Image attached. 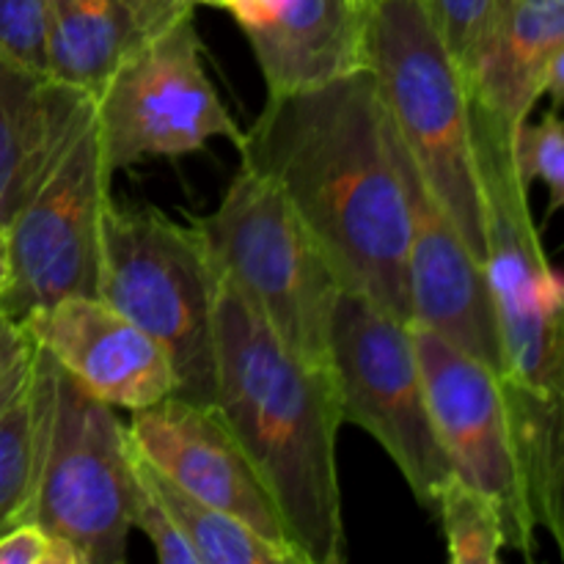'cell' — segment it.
<instances>
[{
  "label": "cell",
  "mask_w": 564,
  "mask_h": 564,
  "mask_svg": "<svg viewBox=\"0 0 564 564\" xmlns=\"http://www.w3.org/2000/svg\"><path fill=\"white\" fill-rule=\"evenodd\" d=\"M99 143L110 174L152 158H182L213 138L242 141L215 91L193 14L127 58L94 94Z\"/></svg>",
  "instance_id": "9"
},
{
  "label": "cell",
  "mask_w": 564,
  "mask_h": 564,
  "mask_svg": "<svg viewBox=\"0 0 564 564\" xmlns=\"http://www.w3.org/2000/svg\"><path fill=\"white\" fill-rule=\"evenodd\" d=\"M0 564H86L80 551L36 521H22L0 534Z\"/></svg>",
  "instance_id": "26"
},
{
  "label": "cell",
  "mask_w": 564,
  "mask_h": 564,
  "mask_svg": "<svg viewBox=\"0 0 564 564\" xmlns=\"http://www.w3.org/2000/svg\"><path fill=\"white\" fill-rule=\"evenodd\" d=\"M191 6H218V9H229L231 0H187Z\"/></svg>",
  "instance_id": "30"
},
{
  "label": "cell",
  "mask_w": 564,
  "mask_h": 564,
  "mask_svg": "<svg viewBox=\"0 0 564 564\" xmlns=\"http://www.w3.org/2000/svg\"><path fill=\"white\" fill-rule=\"evenodd\" d=\"M397 135V132H394ZM408 196V303L411 325L452 341L501 380V341L485 264L444 213L397 138Z\"/></svg>",
  "instance_id": "12"
},
{
  "label": "cell",
  "mask_w": 564,
  "mask_h": 564,
  "mask_svg": "<svg viewBox=\"0 0 564 564\" xmlns=\"http://www.w3.org/2000/svg\"><path fill=\"white\" fill-rule=\"evenodd\" d=\"M110 176L94 116L6 226L9 275L0 286L3 317L22 323L61 297H97L99 229L110 202Z\"/></svg>",
  "instance_id": "10"
},
{
  "label": "cell",
  "mask_w": 564,
  "mask_h": 564,
  "mask_svg": "<svg viewBox=\"0 0 564 564\" xmlns=\"http://www.w3.org/2000/svg\"><path fill=\"white\" fill-rule=\"evenodd\" d=\"M0 55L28 69L47 72L44 0H0Z\"/></svg>",
  "instance_id": "25"
},
{
  "label": "cell",
  "mask_w": 564,
  "mask_h": 564,
  "mask_svg": "<svg viewBox=\"0 0 564 564\" xmlns=\"http://www.w3.org/2000/svg\"><path fill=\"white\" fill-rule=\"evenodd\" d=\"M512 163L527 187L543 182L549 191V213L564 207V124L556 108L538 121L523 119L512 130Z\"/></svg>",
  "instance_id": "22"
},
{
  "label": "cell",
  "mask_w": 564,
  "mask_h": 564,
  "mask_svg": "<svg viewBox=\"0 0 564 564\" xmlns=\"http://www.w3.org/2000/svg\"><path fill=\"white\" fill-rule=\"evenodd\" d=\"M187 14V0H44L47 75L94 99L127 58Z\"/></svg>",
  "instance_id": "18"
},
{
  "label": "cell",
  "mask_w": 564,
  "mask_h": 564,
  "mask_svg": "<svg viewBox=\"0 0 564 564\" xmlns=\"http://www.w3.org/2000/svg\"><path fill=\"white\" fill-rule=\"evenodd\" d=\"M33 350H36V347H33ZM31 364H33V356L28 358L25 364H20L17 369H11L6 378H0V413H3L6 405H9L22 389H25L28 378H31Z\"/></svg>",
  "instance_id": "28"
},
{
  "label": "cell",
  "mask_w": 564,
  "mask_h": 564,
  "mask_svg": "<svg viewBox=\"0 0 564 564\" xmlns=\"http://www.w3.org/2000/svg\"><path fill=\"white\" fill-rule=\"evenodd\" d=\"M138 452V449H135ZM149 482L174 518L198 564H306L295 549L262 538L240 518L193 499L141 457Z\"/></svg>",
  "instance_id": "20"
},
{
  "label": "cell",
  "mask_w": 564,
  "mask_h": 564,
  "mask_svg": "<svg viewBox=\"0 0 564 564\" xmlns=\"http://www.w3.org/2000/svg\"><path fill=\"white\" fill-rule=\"evenodd\" d=\"M430 416L452 471L499 507L507 551L534 560V529L501 380L452 341L411 325Z\"/></svg>",
  "instance_id": "11"
},
{
  "label": "cell",
  "mask_w": 564,
  "mask_h": 564,
  "mask_svg": "<svg viewBox=\"0 0 564 564\" xmlns=\"http://www.w3.org/2000/svg\"><path fill=\"white\" fill-rule=\"evenodd\" d=\"M468 94L516 127L540 97L564 102V0H494Z\"/></svg>",
  "instance_id": "16"
},
{
  "label": "cell",
  "mask_w": 564,
  "mask_h": 564,
  "mask_svg": "<svg viewBox=\"0 0 564 564\" xmlns=\"http://www.w3.org/2000/svg\"><path fill=\"white\" fill-rule=\"evenodd\" d=\"M372 0H231L268 97L306 91L367 66Z\"/></svg>",
  "instance_id": "15"
},
{
  "label": "cell",
  "mask_w": 564,
  "mask_h": 564,
  "mask_svg": "<svg viewBox=\"0 0 564 564\" xmlns=\"http://www.w3.org/2000/svg\"><path fill=\"white\" fill-rule=\"evenodd\" d=\"M367 69L424 185L485 264L488 237L468 83L419 0H372Z\"/></svg>",
  "instance_id": "4"
},
{
  "label": "cell",
  "mask_w": 564,
  "mask_h": 564,
  "mask_svg": "<svg viewBox=\"0 0 564 564\" xmlns=\"http://www.w3.org/2000/svg\"><path fill=\"white\" fill-rule=\"evenodd\" d=\"M91 121L86 91L0 55V224L9 226Z\"/></svg>",
  "instance_id": "17"
},
{
  "label": "cell",
  "mask_w": 564,
  "mask_h": 564,
  "mask_svg": "<svg viewBox=\"0 0 564 564\" xmlns=\"http://www.w3.org/2000/svg\"><path fill=\"white\" fill-rule=\"evenodd\" d=\"M9 275V240H6V226L0 224V286L6 284Z\"/></svg>",
  "instance_id": "29"
},
{
  "label": "cell",
  "mask_w": 564,
  "mask_h": 564,
  "mask_svg": "<svg viewBox=\"0 0 564 564\" xmlns=\"http://www.w3.org/2000/svg\"><path fill=\"white\" fill-rule=\"evenodd\" d=\"M328 369L341 424L367 430L419 505L433 510L452 466L430 416L411 325L345 290L330 319Z\"/></svg>",
  "instance_id": "7"
},
{
  "label": "cell",
  "mask_w": 564,
  "mask_h": 564,
  "mask_svg": "<svg viewBox=\"0 0 564 564\" xmlns=\"http://www.w3.org/2000/svg\"><path fill=\"white\" fill-rule=\"evenodd\" d=\"M33 356V341L20 323L0 314V378Z\"/></svg>",
  "instance_id": "27"
},
{
  "label": "cell",
  "mask_w": 564,
  "mask_h": 564,
  "mask_svg": "<svg viewBox=\"0 0 564 564\" xmlns=\"http://www.w3.org/2000/svg\"><path fill=\"white\" fill-rule=\"evenodd\" d=\"M132 468H135V494H132V529L147 534L149 543L154 545V554L163 564H198L193 556L191 545L185 543L182 532L176 529L174 518L160 501L158 490L149 482L143 471L141 455L132 446Z\"/></svg>",
  "instance_id": "24"
},
{
  "label": "cell",
  "mask_w": 564,
  "mask_h": 564,
  "mask_svg": "<svg viewBox=\"0 0 564 564\" xmlns=\"http://www.w3.org/2000/svg\"><path fill=\"white\" fill-rule=\"evenodd\" d=\"M471 130L507 416L534 529L564 545V284L512 163L516 127L471 99Z\"/></svg>",
  "instance_id": "2"
},
{
  "label": "cell",
  "mask_w": 564,
  "mask_h": 564,
  "mask_svg": "<svg viewBox=\"0 0 564 564\" xmlns=\"http://www.w3.org/2000/svg\"><path fill=\"white\" fill-rule=\"evenodd\" d=\"M237 149L284 193L341 286L411 325L408 196L372 72L268 97Z\"/></svg>",
  "instance_id": "1"
},
{
  "label": "cell",
  "mask_w": 564,
  "mask_h": 564,
  "mask_svg": "<svg viewBox=\"0 0 564 564\" xmlns=\"http://www.w3.org/2000/svg\"><path fill=\"white\" fill-rule=\"evenodd\" d=\"M97 297L124 314L174 369V394L213 405L218 273L191 224L113 198L99 229Z\"/></svg>",
  "instance_id": "6"
},
{
  "label": "cell",
  "mask_w": 564,
  "mask_h": 564,
  "mask_svg": "<svg viewBox=\"0 0 564 564\" xmlns=\"http://www.w3.org/2000/svg\"><path fill=\"white\" fill-rule=\"evenodd\" d=\"M433 510L438 512L446 538V556L452 564H499L507 551L505 523L499 507L463 482L455 471L435 494Z\"/></svg>",
  "instance_id": "21"
},
{
  "label": "cell",
  "mask_w": 564,
  "mask_h": 564,
  "mask_svg": "<svg viewBox=\"0 0 564 564\" xmlns=\"http://www.w3.org/2000/svg\"><path fill=\"white\" fill-rule=\"evenodd\" d=\"M53 400L55 361L36 347L25 389L0 413V534L31 521L50 441Z\"/></svg>",
  "instance_id": "19"
},
{
  "label": "cell",
  "mask_w": 564,
  "mask_h": 564,
  "mask_svg": "<svg viewBox=\"0 0 564 564\" xmlns=\"http://www.w3.org/2000/svg\"><path fill=\"white\" fill-rule=\"evenodd\" d=\"M215 273L295 356L328 369L330 319L345 292L284 193L242 165L213 213L193 218Z\"/></svg>",
  "instance_id": "5"
},
{
  "label": "cell",
  "mask_w": 564,
  "mask_h": 564,
  "mask_svg": "<svg viewBox=\"0 0 564 564\" xmlns=\"http://www.w3.org/2000/svg\"><path fill=\"white\" fill-rule=\"evenodd\" d=\"M132 441L116 408L55 364L50 441L31 521L75 545L86 564H121L132 532Z\"/></svg>",
  "instance_id": "8"
},
{
  "label": "cell",
  "mask_w": 564,
  "mask_h": 564,
  "mask_svg": "<svg viewBox=\"0 0 564 564\" xmlns=\"http://www.w3.org/2000/svg\"><path fill=\"white\" fill-rule=\"evenodd\" d=\"M213 408L268 488L306 564L347 560L330 369L290 350L218 275Z\"/></svg>",
  "instance_id": "3"
},
{
  "label": "cell",
  "mask_w": 564,
  "mask_h": 564,
  "mask_svg": "<svg viewBox=\"0 0 564 564\" xmlns=\"http://www.w3.org/2000/svg\"><path fill=\"white\" fill-rule=\"evenodd\" d=\"M127 433L138 455L176 488L240 518L262 538L295 549L268 488L213 408L169 394L132 411Z\"/></svg>",
  "instance_id": "13"
},
{
  "label": "cell",
  "mask_w": 564,
  "mask_h": 564,
  "mask_svg": "<svg viewBox=\"0 0 564 564\" xmlns=\"http://www.w3.org/2000/svg\"><path fill=\"white\" fill-rule=\"evenodd\" d=\"M20 325L83 391L116 411H141L174 394V369L158 341L99 297H61Z\"/></svg>",
  "instance_id": "14"
},
{
  "label": "cell",
  "mask_w": 564,
  "mask_h": 564,
  "mask_svg": "<svg viewBox=\"0 0 564 564\" xmlns=\"http://www.w3.org/2000/svg\"><path fill=\"white\" fill-rule=\"evenodd\" d=\"M433 25L438 28L441 39L455 55L463 77H471L474 61L482 47L485 28L490 20V3L494 0H419Z\"/></svg>",
  "instance_id": "23"
}]
</instances>
